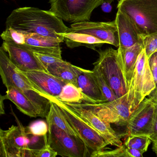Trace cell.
<instances>
[{"label": "cell", "instance_id": "obj_1", "mask_svg": "<svg viewBox=\"0 0 157 157\" xmlns=\"http://www.w3.org/2000/svg\"><path fill=\"white\" fill-rule=\"evenodd\" d=\"M6 25L24 33L53 39L60 43L64 41V38L60 34L66 33L69 29L62 19L49 10L34 7H19L13 10L6 18Z\"/></svg>", "mask_w": 157, "mask_h": 157}, {"label": "cell", "instance_id": "obj_2", "mask_svg": "<svg viewBox=\"0 0 157 157\" xmlns=\"http://www.w3.org/2000/svg\"><path fill=\"white\" fill-rule=\"evenodd\" d=\"M117 8L131 19L142 36L157 33V0H120Z\"/></svg>", "mask_w": 157, "mask_h": 157}, {"label": "cell", "instance_id": "obj_3", "mask_svg": "<svg viewBox=\"0 0 157 157\" xmlns=\"http://www.w3.org/2000/svg\"><path fill=\"white\" fill-rule=\"evenodd\" d=\"M155 89V84L150 70L149 61L143 49L138 57L127 92L131 113Z\"/></svg>", "mask_w": 157, "mask_h": 157}, {"label": "cell", "instance_id": "obj_4", "mask_svg": "<svg viewBox=\"0 0 157 157\" xmlns=\"http://www.w3.org/2000/svg\"><path fill=\"white\" fill-rule=\"evenodd\" d=\"M41 95L57 104L78 137L92 152L102 151L108 144L104 137L76 113L66 103L56 98L44 94Z\"/></svg>", "mask_w": 157, "mask_h": 157}, {"label": "cell", "instance_id": "obj_5", "mask_svg": "<svg viewBox=\"0 0 157 157\" xmlns=\"http://www.w3.org/2000/svg\"><path fill=\"white\" fill-rule=\"evenodd\" d=\"M104 0H49V11L68 23L90 21L93 11Z\"/></svg>", "mask_w": 157, "mask_h": 157}, {"label": "cell", "instance_id": "obj_6", "mask_svg": "<svg viewBox=\"0 0 157 157\" xmlns=\"http://www.w3.org/2000/svg\"><path fill=\"white\" fill-rule=\"evenodd\" d=\"M99 58L96 63L104 78L118 98L127 93L128 88L118 58V50L112 48L97 51Z\"/></svg>", "mask_w": 157, "mask_h": 157}, {"label": "cell", "instance_id": "obj_7", "mask_svg": "<svg viewBox=\"0 0 157 157\" xmlns=\"http://www.w3.org/2000/svg\"><path fill=\"white\" fill-rule=\"evenodd\" d=\"M92 111L104 121L120 125H127L131 114L127 93L112 101L100 103H78Z\"/></svg>", "mask_w": 157, "mask_h": 157}, {"label": "cell", "instance_id": "obj_8", "mask_svg": "<svg viewBox=\"0 0 157 157\" xmlns=\"http://www.w3.org/2000/svg\"><path fill=\"white\" fill-rule=\"evenodd\" d=\"M48 143L63 157H84L87 147L79 137L70 135L54 124H48Z\"/></svg>", "mask_w": 157, "mask_h": 157}, {"label": "cell", "instance_id": "obj_9", "mask_svg": "<svg viewBox=\"0 0 157 157\" xmlns=\"http://www.w3.org/2000/svg\"><path fill=\"white\" fill-rule=\"evenodd\" d=\"M155 111V97L152 92L131 113L126 125V135L149 137L152 132Z\"/></svg>", "mask_w": 157, "mask_h": 157}, {"label": "cell", "instance_id": "obj_10", "mask_svg": "<svg viewBox=\"0 0 157 157\" xmlns=\"http://www.w3.org/2000/svg\"><path fill=\"white\" fill-rule=\"evenodd\" d=\"M68 31L95 37L119 48L118 30L115 20L111 22H86L73 24Z\"/></svg>", "mask_w": 157, "mask_h": 157}, {"label": "cell", "instance_id": "obj_11", "mask_svg": "<svg viewBox=\"0 0 157 157\" xmlns=\"http://www.w3.org/2000/svg\"><path fill=\"white\" fill-rule=\"evenodd\" d=\"M66 104L93 129L100 134L109 145L118 147L122 145L120 136L112 129L110 124L104 121L92 111L82 107L78 103Z\"/></svg>", "mask_w": 157, "mask_h": 157}, {"label": "cell", "instance_id": "obj_12", "mask_svg": "<svg viewBox=\"0 0 157 157\" xmlns=\"http://www.w3.org/2000/svg\"><path fill=\"white\" fill-rule=\"evenodd\" d=\"M0 75L6 87L12 86L22 91L31 90L41 94L28 78L9 59L7 53L0 48Z\"/></svg>", "mask_w": 157, "mask_h": 157}, {"label": "cell", "instance_id": "obj_13", "mask_svg": "<svg viewBox=\"0 0 157 157\" xmlns=\"http://www.w3.org/2000/svg\"><path fill=\"white\" fill-rule=\"evenodd\" d=\"M1 48L7 53L11 62L21 71H40L49 73L32 52L19 45L4 41Z\"/></svg>", "mask_w": 157, "mask_h": 157}, {"label": "cell", "instance_id": "obj_14", "mask_svg": "<svg viewBox=\"0 0 157 157\" xmlns=\"http://www.w3.org/2000/svg\"><path fill=\"white\" fill-rule=\"evenodd\" d=\"M115 21L119 39L118 50H123L136 43H143L142 35L133 21L126 14L118 10Z\"/></svg>", "mask_w": 157, "mask_h": 157}, {"label": "cell", "instance_id": "obj_15", "mask_svg": "<svg viewBox=\"0 0 157 157\" xmlns=\"http://www.w3.org/2000/svg\"><path fill=\"white\" fill-rule=\"evenodd\" d=\"M22 72L41 94L43 93L53 98L59 97L63 88L67 84L46 72L40 71Z\"/></svg>", "mask_w": 157, "mask_h": 157}, {"label": "cell", "instance_id": "obj_16", "mask_svg": "<svg viewBox=\"0 0 157 157\" xmlns=\"http://www.w3.org/2000/svg\"><path fill=\"white\" fill-rule=\"evenodd\" d=\"M24 33L26 35V43L19 46L32 52L47 54L62 59L61 43L59 41L37 34Z\"/></svg>", "mask_w": 157, "mask_h": 157}, {"label": "cell", "instance_id": "obj_17", "mask_svg": "<svg viewBox=\"0 0 157 157\" xmlns=\"http://www.w3.org/2000/svg\"><path fill=\"white\" fill-rule=\"evenodd\" d=\"M143 49V43H138L123 50H117L118 60L122 69L128 90L138 57Z\"/></svg>", "mask_w": 157, "mask_h": 157}, {"label": "cell", "instance_id": "obj_18", "mask_svg": "<svg viewBox=\"0 0 157 157\" xmlns=\"http://www.w3.org/2000/svg\"><path fill=\"white\" fill-rule=\"evenodd\" d=\"M77 84V87L83 94L95 103L107 102L96 81L93 71L84 69L78 75Z\"/></svg>", "mask_w": 157, "mask_h": 157}, {"label": "cell", "instance_id": "obj_19", "mask_svg": "<svg viewBox=\"0 0 157 157\" xmlns=\"http://www.w3.org/2000/svg\"><path fill=\"white\" fill-rule=\"evenodd\" d=\"M48 72L67 83L73 84L77 87L78 75L84 69L73 65L62 59L60 61L50 64L47 67Z\"/></svg>", "mask_w": 157, "mask_h": 157}, {"label": "cell", "instance_id": "obj_20", "mask_svg": "<svg viewBox=\"0 0 157 157\" xmlns=\"http://www.w3.org/2000/svg\"><path fill=\"white\" fill-rule=\"evenodd\" d=\"M6 94L1 98L9 99L24 114L30 117H39L38 113L32 102L21 90L12 86L6 87Z\"/></svg>", "mask_w": 157, "mask_h": 157}, {"label": "cell", "instance_id": "obj_21", "mask_svg": "<svg viewBox=\"0 0 157 157\" xmlns=\"http://www.w3.org/2000/svg\"><path fill=\"white\" fill-rule=\"evenodd\" d=\"M18 126L12 125L6 130H0V140L8 145L14 147L20 150L28 147V139L25 131V127L22 125L16 117Z\"/></svg>", "mask_w": 157, "mask_h": 157}, {"label": "cell", "instance_id": "obj_22", "mask_svg": "<svg viewBox=\"0 0 157 157\" xmlns=\"http://www.w3.org/2000/svg\"><path fill=\"white\" fill-rule=\"evenodd\" d=\"M60 35L64 38V41L70 48L79 47H85L91 49L96 50V48L101 47L106 42L100 40L95 37L82 33L67 31Z\"/></svg>", "mask_w": 157, "mask_h": 157}, {"label": "cell", "instance_id": "obj_23", "mask_svg": "<svg viewBox=\"0 0 157 157\" xmlns=\"http://www.w3.org/2000/svg\"><path fill=\"white\" fill-rule=\"evenodd\" d=\"M50 101L51 102L50 109L46 118L47 124H54L68 134L79 137L63 114L60 108L54 102L51 101Z\"/></svg>", "mask_w": 157, "mask_h": 157}, {"label": "cell", "instance_id": "obj_24", "mask_svg": "<svg viewBox=\"0 0 157 157\" xmlns=\"http://www.w3.org/2000/svg\"><path fill=\"white\" fill-rule=\"evenodd\" d=\"M57 98L66 103H96L85 96L79 88L70 83H67L64 86Z\"/></svg>", "mask_w": 157, "mask_h": 157}, {"label": "cell", "instance_id": "obj_25", "mask_svg": "<svg viewBox=\"0 0 157 157\" xmlns=\"http://www.w3.org/2000/svg\"><path fill=\"white\" fill-rule=\"evenodd\" d=\"M22 92L35 106L38 113L39 117L46 118L50 109V101L46 97L33 90H25Z\"/></svg>", "mask_w": 157, "mask_h": 157}, {"label": "cell", "instance_id": "obj_26", "mask_svg": "<svg viewBox=\"0 0 157 157\" xmlns=\"http://www.w3.org/2000/svg\"><path fill=\"white\" fill-rule=\"evenodd\" d=\"M93 64L94 67L92 71L94 76L106 101L108 102L117 99L118 97L107 83L99 65L96 63Z\"/></svg>", "mask_w": 157, "mask_h": 157}, {"label": "cell", "instance_id": "obj_27", "mask_svg": "<svg viewBox=\"0 0 157 157\" xmlns=\"http://www.w3.org/2000/svg\"><path fill=\"white\" fill-rule=\"evenodd\" d=\"M151 142L148 136H130L125 140L124 145L127 148L138 149L143 154L147 151Z\"/></svg>", "mask_w": 157, "mask_h": 157}, {"label": "cell", "instance_id": "obj_28", "mask_svg": "<svg viewBox=\"0 0 157 157\" xmlns=\"http://www.w3.org/2000/svg\"><path fill=\"white\" fill-rule=\"evenodd\" d=\"M4 42L18 45H23L26 43V35L24 32L15 30L12 28L6 27L1 35Z\"/></svg>", "mask_w": 157, "mask_h": 157}, {"label": "cell", "instance_id": "obj_29", "mask_svg": "<svg viewBox=\"0 0 157 157\" xmlns=\"http://www.w3.org/2000/svg\"><path fill=\"white\" fill-rule=\"evenodd\" d=\"M26 133L36 136H45L48 135L49 127L47 122L38 120L30 124L25 127Z\"/></svg>", "mask_w": 157, "mask_h": 157}, {"label": "cell", "instance_id": "obj_30", "mask_svg": "<svg viewBox=\"0 0 157 157\" xmlns=\"http://www.w3.org/2000/svg\"><path fill=\"white\" fill-rule=\"evenodd\" d=\"M91 157H134L128 152L124 144L114 150L92 152Z\"/></svg>", "mask_w": 157, "mask_h": 157}, {"label": "cell", "instance_id": "obj_31", "mask_svg": "<svg viewBox=\"0 0 157 157\" xmlns=\"http://www.w3.org/2000/svg\"><path fill=\"white\" fill-rule=\"evenodd\" d=\"M144 49L148 59L157 51V33L142 36Z\"/></svg>", "mask_w": 157, "mask_h": 157}, {"label": "cell", "instance_id": "obj_32", "mask_svg": "<svg viewBox=\"0 0 157 157\" xmlns=\"http://www.w3.org/2000/svg\"><path fill=\"white\" fill-rule=\"evenodd\" d=\"M33 52V54L36 56L39 61L43 65V66L46 69H47V67L50 64L58 62L62 59L54 57V56H51L49 55H47V54L37 53V52Z\"/></svg>", "mask_w": 157, "mask_h": 157}, {"label": "cell", "instance_id": "obj_33", "mask_svg": "<svg viewBox=\"0 0 157 157\" xmlns=\"http://www.w3.org/2000/svg\"><path fill=\"white\" fill-rule=\"evenodd\" d=\"M155 97V111L152 125V132L149 136L150 140L153 143L157 142V90L155 89L153 91Z\"/></svg>", "mask_w": 157, "mask_h": 157}, {"label": "cell", "instance_id": "obj_34", "mask_svg": "<svg viewBox=\"0 0 157 157\" xmlns=\"http://www.w3.org/2000/svg\"><path fill=\"white\" fill-rule=\"evenodd\" d=\"M33 150L36 157H56L58 155L57 153L49 145L48 141L42 148Z\"/></svg>", "mask_w": 157, "mask_h": 157}, {"label": "cell", "instance_id": "obj_35", "mask_svg": "<svg viewBox=\"0 0 157 157\" xmlns=\"http://www.w3.org/2000/svg\"><path fill=\"white\" fill-rule=\"evenodd\" d=\"M148 61H149L150 70L154 78V81L155 84V90H157V63L155 54H153L150 57Z\"/></svg>", "mask_w": 157, "mask_h": 157}, {"label": "cell", "instance_id": "obj_36", "mask_svg": "<svg viewBox=\"0 0 157 157\" xmlns=\"http://www.w3.org/2000/svg\"><path fill=\"white\" fill-rule=\"evenodd\" d=\"M0 140L2 141L4 144L7 157H21V150L17 149L14 147L5 144L2 140Z\"/></svg>", "mask_w": 157, "mask_h": 157}, {"label": "cell", "instance_id": "obj_37", "mask_svg": "<svg viewBox=\"0 0 157 157\" xmlns=\"http://www.w3.org/2000/svg\"><path fill=\"white\" fill-rule=\"evenodd\" d=\"M21 157H36L34 150L29 147H26L21 150Z\"/></svg>", "mask_w": 157, "mask_h": 157}, {"label": "cell", "instance_id": "obj_38", "mask_svg": "<svg viewBox=\"0 0 157 157\" xmlns=\"http://www.w3.org/2000/svg\"><path fill=\"white\" fill-rule=\"evenodd\" d=\"M127 150L128 152L134 157H143V153L138 149L127 148Z\"/></svg>", "mask_w": 157, "mask_h": 157}, {"label": "cell", "instance_id": "obj_39", "mask_svg": "<svg viewBox=\"0 0 157 157\" xmlns=\"http://www.w3.org/2000/svg\"><path fill=\"white\" fill-rule=\"evenodd\" d=\"M101 6V9L103 12H105V13H109L111 11L112 7L111 5V4L109 3L104 2Z\"/></svg>", "mask_w": 157, "mask_h": 157}, {"label": "cell", "instance_id": "obj_40", "mask_svg": "<svg viewBox=\"0 0 157 157\" xmlns=\"http://www.w3.org/2000/svg\"><path fill=\"white\" fill-rule=\"evenodd\" d=\"M0 157H7L5 147L2 141L0 140Z\"/></svg>", "mask_w": 157, "mask_h": 157}, {"label": "cell", "instance_id": "obj_41", "mask_svg": "<svg viewBox=\"0 0 157 157\" xmlns=\"http://www.w3.org/2000/svg\"><path fill=\"white\" fill-rule=\"evenodd\" d=\"M92 152V151H91L88 147H87L85 154L84 156V157H91Z\"/></svg>", "mask_w": 157, "mask_h": 157}, {"label": "cell", "instance_id": "obj_42", "mask_svg": "<svg viewBox=\"0 0 157 157\" xmlns=\"http://www.w3.org/2000/svg\"><path fill=\"white\" fill-rule=\"evenodd\" d=\"M153 151L156 154L157 156V142L153 143V147H152Z\"/></svg>", "mask_w": 157, "mask_h": 157}, {"label": "cell", "instance_id": "obj_43", "mask_svg": "<svg viewBox=\"0 0 157 157\" xmlns=\"http://www.w3.org/2000/svg\"><path fill=\"white\" fill-rule=\"evenodd\" d=\"M105 2H106L109 3L111 4L113 1H115V0H104Z\"/></svg>", "mask_w": 157, "mask_h": 157}]
</instances>
